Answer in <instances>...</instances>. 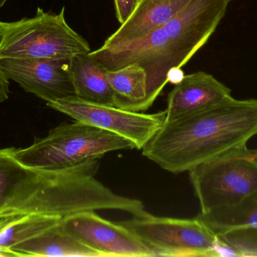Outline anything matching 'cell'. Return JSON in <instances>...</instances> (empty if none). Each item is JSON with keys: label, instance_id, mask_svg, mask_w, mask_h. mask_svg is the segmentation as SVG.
Instances as JSON below:
<instances>
[{"label": "cell", "instance_id": "14", "mask_svg": "<svg viewBox=\"0 0 257 257\" xmlns=\"http://www.w3.org/2000/svg\"><path fill=\"white\" fill-rule=\"evenodd\" d=\"M107 72L89 53L72 57L70 73L76 98L87 102L114 107Z\"/></svg>", "mask_w": 257, "mask_h": 257}, {"label": "cell", "instance_id": "19", "mask_svg": "<svg viewBox=\"0 0 257 257\" xmlns=\"http://www.w3.org/2000/svg\"><path fill=\"white\" fill-rule=\"evenodd\" d=\"M139 1L140 0H114L116 16L120 24L130 18Z\"/></svg>", "mask_w": 257, "mask_h": 257}, {"label": "cell", "instance_id": "16", "mask_svg": "<svg viewBox=\"0 0 257 257\" xmlns=\"http://www.w3.org/2000/svg\"><path fill=\"white\" fill-rule=\"evenodd\" d=\"M216 235L232 231L257 229V190L235 205L197 216Z\"/></svg>", "mask_w": 257, "mask_h": 257}, {"label": "cell", "instance_id": "21", "mask_svg": "<svg viewBox=\"0 0 257 257\" xmlns=\"http://www.w3.org/2000/svg\"><path fill=\"white\" fill-rule=\"evenodd\" d=\"M6 24L7 23L2 22L0 21V35L3 33V30H4L5 27H6Z\"/></svg>", "mask_w": 257, "mask_h": 257}, {"label": "cell", "instance_id": "6", "mask_svg": "<svg viewBox=\"0 0 257 257\" xmlns=\"http://www.w3.org/2000/svg\"><path fill=\"white\" fill-rule=\"evenodd\" d=\"M156 256H214L217 235L197 217L193 219L136 217L119 222Z\"/></svg>", "mask_w": 257, "mask_h": 257}, {"label": "cell", "instance_id": "13", "mask_svg": "<svg viewBox=\"0 0 257 257\" xmlns=\"http://www.w3.org/2000/svg\"><path fill=\"white\" fill-rule=\"evenodd\" d=\"M13 256L102 257L57 226L12 248Z\"/></svg>", "mask_w": 257, "mask_h": 257}, {"label": "cell", "instance_id": "9", "mask_svg": "<svg viewBox=\"0 0 257 257\" xmlns=\"http://www.w3.org/2000/svg\"><path fill=\"white\" fill-rule=\"evenodd\" d=\"M14 150L0 149V217L45 214V189L50 170L26 167L15 158Z\"/></svg>", "mask_w": 257, "mask_h": 257}, {"label": "cell", "instance_id": "18", "mask_svg": "<svg viewBox=\"0 0 257 257\" xmlns=\"http://www.w3.org/2000/svg\"><path fill=\"white\" fill-rule=\"evenodd\" d=\"M217 237L232 250L235 256H257V229L232 231Z\"/></svg>", "mask_w": 257, "mask_h": 257}, {"label": "cell", "instance_id": "8", "mask_svg": "<svg viewBox=\"0 0 257 257\" xmlns=\"http://www.w3.org/2000/svg\"><path fill=\"white\" fill-rule=\"evenodd\" d=\"M60 226L102 257L156 256L154 252L127 228L99 217L94 211L66 216L62 219Z\"/></svg>", "mask_w": 257, "mask_h": 257}, {"label": "cell", "instance_id": "3", "mask_svg": "<svg viewBox=\"0 0 257 257\" xmlns=\"http://www.w3.org/2000/svg\"><path fill=\"white\" fill-rule=\"evenodd\" d=\"M136 149L133 142L106 130L75 121L61 124L24 149H15L21 164L36 170H57L100 159L112 151Z\"/></svg>", "mask_w": 257, "mask_h": 257}, {"label": "cell", "instance_id": "11", "mask_svg": "<svg viewBox=\"0 0 257 257\" xmlns=\"http://www.w3.org/2000/svg\"><path fill=\"white\" fill-rule=\"evenodd\" d=\"M231 96L230 89L211 74L184 75L168 95L166 123L197 114Z\"/></svg>", "mask_w": 257, "mask_h": 257}, {"label": "cell", "instance_id": "1", "mask_svg": "<svg viewBox=\"0 0 257 257\" xmlns=\"http://www.w3.org/2000/svg\"><path fill=\"white\" fill-rule=\"evenodd\" d=\"M231 1L192 0L175 18L145 37L109 48L101 47L89 54L108 71L128 65L145 70V111L169 82V74L181 69L208 42Z\"/></svg>", "mask_w": 257, "mask_h": 257}, {"label": "cell", "instance_id": "12", "mask_svg": "<svg viewBox=\"0 0 257 257\" xmlns=\"http://www.w3.org/2000/svg\"><path fill=\"white\" fill-rule=\"evenodd\" d=\"M192 0H140L130 18L109 36L102 48L142 39L169 22Z\"/></svg>", "mask_w": 257, "mask_h": 257}, {"label": "cell", "instance_id": "20", "mask_svg": "<svg viewBox=\"0 0 257 257\" xmlns=\"http://www.w3.org/2000/svg\"><path fill=\"white\" fill-rule=\"evenodd\" d=\"M4 72L0 69V104L9 98V81Z\"/></svg>", "mask_w": 257, "mask_h": 257}, {"label": "cell", "instance_id": "17", "mask_svg": "<svg viewBox=\"0 0 257 257\" xmlns=\"http://www.w3.org/2000/svg\"><path fill=\"white\" fill-rule=\"evenodd\" d=\"M114 99V107L127 111L144 112L146 98V74L142 68L128 65L107 72Z\"/></svg>", "mask_w": 257, "mask_h": 257}, {"label": "cell", "instance_id": "15", "mask_svg": "<svg viewBox=\"0 0 257 257\" xmlns=\"http://www.w3.org/2000/svg\"><path fill=\"white\" fill-rule=\"evenodd\" d=\"M62 219L58 216L36 214L0 217V256H13L12 247L57 226Z\"/></svg>", "mask_w": 257, "mask_h": 257}, {"label": "cell", "instance_id": "7", "mask_svg": "<svg viewBox=\"0 0 257 257\" xmlns=\"http://www.w3.org/2000/svg\"><path fill=\"white\" fill-rule=\"evenodd\" d=\"M47 105L75 121L124 137L133 142L137 149H143L166 120V110L147 114L87 102L76 97L47 103Z\"/></svg>", "mask_w": 257, "mask_h": 257}, {"label": "cell", "instance_id": "10", "mask_svg": "<svg viewBox=\"0 0 257 257\" xmlns=\"http://www.w3.org/2000/svg\"><path fill=\"white\" fill-rule=\"evenodd\" d=\"M9 79L47 103L73 98L70 59H0Z\"/></svg>", "mask_w": 257, "mask_h": 257}, {"label": "cell", "instance_id": "4", "mask_svg": "<svg viewBox=\"0 0 257 257\" xmlns=\"http://www.w3.org/2000/svg\"><path fill=\"white\" fill-rule=\"evenodd\" d=\"M91 51L88 42L60 13L38 8L33 18L7 23L0 35V59H71Z\"/></svg>", "mask_w": 257, "mask_h": 257}, {"label": "cell", "instance_id": "2", "mask_svg": "<svg viewBox=\"0 0 257 257\" xmlns=\"http://www.w3.org/2000/svg\"><path fill=\"white\" fill-rule=\"evenodd\" d=\"M257 135V99L227 98L197 114L169 123L144 146L142 155L173 174L191 169Z\"/></svg>", "mask_w": 257, "mask_h": 257}, {"label": "cell", "instance_id": "5", "mask_svg": "<svg viewBox=\"0 0 257 257\" xmlns=\"http://www.w3.org/2000/svg\"><path fill=\"white\" fill-rule=\"evenodd\" d=\"M190 181L202 214L235 205L257 190V149H230L191 169Z\"/></svg>", "mask_w": 257, "mask_h": 257}, {"label": "cell", "instance_id": "22", "mask_svg": "<svg viewBox=\"0 0 257 257\" xmlns=\"http://www.w3.org/2000/svg\"><path fill=\"white\" fill-rule=\"evenodd\" d=\"M7 2V0H0V8L3 7L4 6L5 3Z\"/></svg>", "mask_w": 257, "mask_h": 257}]
</instances>
